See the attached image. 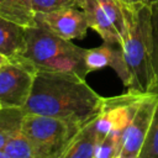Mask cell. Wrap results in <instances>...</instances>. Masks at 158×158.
Instances as JSON below:
<instances>
[{
    "mask_svg": "<svg viewBox=\"0 0 158 158\" xmlns=\"http://www.w3.org/2000/svg\"><path fill=\"white\" fill-rule=\"evenodd\" d=\"M104 98L85 79L74 74L36 72L25 114L67 120L80 126L93 121L102 107Z\"/></svg>",
    "mask_w": 158,
    "mask_h": 158,
    "instance_id": "1",
    "label": "cell"
},
{
    "mask_svg": "<svg viewBox=\"0 0 158 158\" xmlns=\"http://www.w3.org/2000/svg\"><path fill=\"white\" fill-rule=\"evenodd\" d=\"M128 31L121 48L131 75L126 91L154 93L157 79L152 65V9L149 5H126Z\"/></svg>",
    "mask_w": 158,
    "mask_h": 158,
    "instance_id": "2",
    "label": "cell"
},
{
    "mask_svg": "<svg viewBox=\"0 0 158 158\" xmlns=\"http://www.w3.org/2000/svg\"><path fill=\"white\" fill-rule=\"evenodd\" d=\"M84 53L85 48L35 25L26 28V47L21 58L37 72L67 73L85 79L89 72Z\"/></svg>",
    "mask_w": 158,
    "mask_h": 158,
    "instance_id": "3",
    "label": "cell"
},
{
    "mask_svg": "<svg viewBox=\"0 0 158 158\" xmlns=\"http://www.w3.org/2000/svg\"><path fill=\"white\" fill-rule=\"evenodd\" d=\"M83 126L49 116L25 114L22 130L35 158H59Z\"/></svg>",
    "mask_w": 158,
    "mask_h": 158,
    "instance_id": "4",
    "label": "cell"
},
{
    "mask_svg": "<svg viewBox=\"0 0 158 158\" xmlns=\"http://www.w3.org/2000/svg\"><path fill=\"white\" fill-rule=\"evenodd\" d=\"M126 5L121 0H78V7L84 11L89 28L104 42L118 46H122L128 31Z\"/></svg>",
    "mask_w": 158,
    "mask_h": 158,
    "instance_id": "5",
    "label": "cell"
},
{
    "mask_svg": "<svg viewBox=\"0 0 158 158\" xmlns=\"http://www.w3.org/2000/svg\"><path fill=\"white\" fill-rule=\"evenodd\" d=\"M36 72L21 57L6 59L0 65V107L23 109L30 98Z\"/></svg>",
    "mask_w": 158,
    "mask_h": 158,
    "instance_id": "6",
    "label": "cell"
},
{
    "mask_svg": "<svg viewBox=\"0 0 158 158\" xmlns=\"http://www.w3.org/2000/svg\"><path fill=\"white\" fill-rule=\"evenodd\" d=\"M158 102V93H147L138 100L135 111L122 132L118 158H137L148 133L154 109Z\"/></svg>",
    "mask_w": 158,
    "mask_h": 158,
    "instance_id": "7",
    "label": "cell"
},
{
    "mask_svg": "<svg viewBox=\"0 0 158 158\" xmlns=\"http://www.w3.org/2000/svg\"><path fill=\"white\" fill-rule=\"evenodd\" d=\"M35 21L36 25L68 41L84 38L89 28L85 14L78 6L36 12Z\"/></svg>",
    "mask_w": 158,
    "mask_h": 158,
    "instance_id": "8",
    "label": "cell"
},
{
    "mask_svg": "<svg viewBox=\"0 0 158 158\" xmlns=\"http://www.w3.org/2000/svg\"><path fill=\"white\" fill-rule=\"evenodd\" d=\"M25 111L19 107H0V132L5 138L4 151L11 158H35L31 144L23 133Z\"/></svg>",
    "mask_w": 158,
    "mask_h": 158,
    "instance_id": "9",
    "label": "cell"
},
{
    "mask_svg": "<svg viewBox=\"0 0 158 158\" xmlns=\"http://www.w3.org/2000/svg\"><path fill=\"white\" fill-rule=\"evenodd\" d=\"M84 62L89 73L102 69L105 67H110L115 70L117 77L121 79L125 88L130 85L131 75H130L121 46L104 42L99 47L85 49Z\"/></svg>",
    "mask_w": 158,
    "mask_h": 158,
    "instance_id": "10",
    "label": "cell"
},
{
    "mask_svg": "<svg viewBox=\"0 0 158 158\" xmlns=\"http://www.w3.org/2000/svg\"><path fill=\"white\" fill-rule=\"evenodd\" d=\"M26 47V27L0 17V54L5 59H16Z\"/></svg>",
    "mask_w": 158,
    "mask_h": 158,
    "instance_id": "11",
    "label": "cell"
},
{
    "mask_svg": "<svg viewBox=\"0 0 158 158\" xmlns=\"http://www.w3.org/2000/svg\"><path fill=\"white\" fill-rule=\"evenodd\" d=\"M94 120L80 128L59 158H94V146L96 141Z\"/></svg>",
    "mask_w": 158,
    "mask_h": 158,
    "instance_id": "12",
    "label": "cell"
},
{
    "mask_svg": "<svg viewBox=\"0 0 158 158\" xmlns=\"http://www.w3.org/2000/svg\"><path fill=\"white\" fill-rule=\"evenodd\" d=\"M32 0H0V17L23 27L36 25Z\"/></svg>",
    "mask_w": 158,
    "mask_h": 158,
    "instance_id": "13",
    "label": "cell"
},
{
    "mask_svg": "<svg viewBox=\"0 0 158 158\" xmlns=\"http://www.w3.org/2000/svg\"><path fill=\"white\" fill-rule=\"evenodd\" d=\"M121 149V136L107 133L101 138H96L94 146V158H118Z\"/></svg>",
    "mask_w": 158,
    "mask_h": 158,
    "instance_id": "14",
    "label": "cell"
},
{
    "mask_svg": "<svg viewBox=\"0 0 158 158\" xmlns=\"http://www.w3.org/2000/svg\"><path fill=\"white\" fill-rule=\"evenodd\" d=\"M154 91L158 93V86L156 88ZM137 158H158V102L154 109V114L148 133L146 136L142 149Z\"/></svg>",
    "mask_w": 158,
    "mask_h": 158,
    "instance_id": "15",
    "label": "cell"
},
{
    "mask_svg": "<svg viewBox=\"0 0 158 158\" xmlns=\"http://www.w3.org/2000/svg\"><path fill=\"white\" fill-rule=\"evenodd\" d=\"M152 65L158 86V1L152 6Z\"/></svg>",
    "mask_w": 158,
    "mask_h": 158,
    "instance_id": "16",
    "label": "cell"
},
{
    "mask_svg": "<svg viewBox=\"0 0 158 158\" xmlns=\"http://www.w3.org/2000/svg\"><path fill=\"white\" fill-rule=\"evenodd\" d=\"M35 12H46L57 9L78 6V0H32Z\"/></svg>",
    "mask_w": 158,
    "mask_h": 158,
    "instance_id": "17",
    "label": "cell"
},
{
    "mask_svg": "<svg viewBox=\"0 0 158 158\" xmlns=\"http://www.w3.org/2000/svg\"><path fill=\"white\" fill-rule=\"evenodd\" d=\"M121 1L125 2V4H127V5H137V4H141V5H149V6H152L158 0H121Z\"/></svg>",
    "mask_w": 158,
    "mask_h": 158,
    "instance_id": "18",
    "label": "cell"
},
{
    "mask_svg": "<svg viewBox=\"0 0 158 158\" xmlns=\"http://www.w3.org/2000/svg\"><path fill=\"white\" fill-rule=\"evenodd\" d=\"M4 144H5V138H4L2 133L0 132V149H4Z\"/></svg>",
    "mask_w": 158,
    "mask_h": 158,
    "instance_id": "19",
    "label": "cell"
},
{
    "mask_svg": "<svg viewBox=\"0 0 158 158\" xmlns=\"http://www.w3.org/2000/svg\"><path fill=\"white\" fill-rule=\"evenodd\" d=\"M0 158H11L4 149H0Z\"/></svg>",
    "mask_w": 158,
    "mask_h": 158,
    "instance_id": "20",
    "label": "cell"
},
{
    "mask_svg": "<svg viewBox=\"0 0 158 158\" xmlns=\"http://www.w3.org/2000/svg\"><path fill=\"white\" fill-rule=\"evenodd\" d=\"M5 60H6V59H5V58H4V57H2L1 54H0V65H1V64H2V63H4Z\"/></svg>",
    "mask_w": 158,
    "mask_h": 158,
    "instance_id": "21",
    "label": "cell"
}]
</instances>
